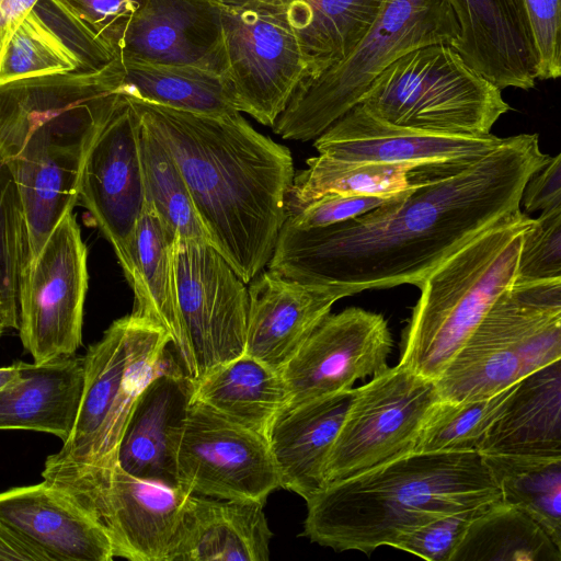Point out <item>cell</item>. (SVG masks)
Returning a JSON list of instances; mask_svg holds the SVG:
<instances>
[{
	"label": "cell",
	"instance_id": "cell-25",
	"mask_svg": "<svg viewBox=\"0 0 561 561\" xmlns=\"http://www.w3.org/2000/svg\"><path fill=\"white\" fill-rule=\"evenodd\" d=\"M263 504L188 494L168 561H266L272 531Z\"/></svg>",
	"mask_w": 561,
	"mask_h": 561
},
{
	"label": "cell",
	"instance_id": "cell-43",
	"mask_svg": "<svg viewBox=\"0 0 561 561\" xmlns=\"http://www.w3.org/2000/svg\"><path fill=\"white\" fill-rule=\"evenodd\" d=\"M393 196L325 195L291 211L286 222L298 229L327 227L356 218Z\"/></svg>",
	"mask_w": 561,
	"mask_h": 561
},
{
	"label": "cell",
	"instance_id": "cell-21",
	"mask_svg": "<svg viewBox=\"0 0 561 561\" xmlns=\"http://www.w3.org/2000/svg\"><path fill=\"white\" fill-rule=\"evenodd\" d=\"M115 58L114 50L58 0H37L0 47V83L95 71Z\"/></svg>",
	"mask_w": 561,
	"mask_h": 561
},
{
	"label": "cell",
	"instance_id": "cell-20",
	"mask_svg": "<svg viewBox=\"0 0 561 561\" xmlns=\"http://www.w3.org/2000/svg\"><path fill=\"white\" fill-rule=\"evenodd\" d=\"M116 57L191 65L224 76L221 9L214 0H145L129 23Z\"/></svg>",
	"mask_w": 561,
	"mask_h": 561
},
{
	"label": "cell",
	"instance_id": "cell-9",
	"mask_svg": "<svg viewBox=\"0 0 561 561\" xmlns=\"http://www.w3.org/2000/svg\"><path fill=\"white\" fill-rule=\"evenodd\" d=\"M392 125L453 134H490L510 111L502 90L448 44L415 48L390 64L359 103Z\"/></svg>",
	"mask_w": 561,
	"mask_h": 561
},
{
	"label": "cell",
	"instance_id": "cell-37",
	"mask_svg": "<svg viewBox=\"0 0 561 561\" xmlns=\"http://www.w3.org/2000/svg\"><path fill=\"white\" fill-rule=\"evenodd\" d=\"M516 383L484 399L466 402L439 400L420 432L414 451H478Z\"/></svg>",
	"mask_w": 561,
	"mask_h": 561
},
{
	"label": "cell",
	"instance_id": "cell-14",
	"mask_svg": "<svg viewBox=\"0 0 561 561\" xmlns=\"http://www.w3.org/2000/svg\"><path fill=\"white\" fill-rule=\"evenodd\" d=\"M221 9L224 78L238 112L272 127L307 76L295 35L270 14L251 8Z\"/></svg>",
	"mask_w": 561,
	"mask_h": 561
},
{
	"label": "cell",
	"instance_id": "cell-29",
	"mask_svg": "<svg viewBox=\"0 0 561 561\" xmlns=\"http://www.w3.org/2000/svg\"><path fill=\"white\" fill-rule=\"evenodd\" d=\"M561 359L522 378L479 445L481 455L561 457Z\"/></svg>",
	"mask_w": 561,
	"mask_h": 561
},
{
	"label": "cell",
	"instance_id": "cell-4",
	"mask_svg": "<svg viewBox=\"0 0 561 561\" xmlns=\"http://www.w3.org/2000/svg\"><path fill=\"white\" fill-rule=\"evenodd\" d=\"M502 501L479 451L410 453L325 484L307 500L302 535L335 550L393 547L443 515Z\"/></svg>",
	"mask_w": 561,
	"mask_h": 561
},
{
	"label": "cell",
	"instance_id": "cell-3",
	"mask_svg": "<svg viewBox=\"0 0 561 561\" xmlns=\"http://www.w3.org/2000/svg\"><path fill=\"white\" fill-rule=\"evenodd\" d=\"M124 75L116 57L95 71L0 83V153L23 205L24 267L73 208L85 157L125 95Z\"/></svg>",
	"mask_w": 561,
	"mask_h": 561
},
{
	"label": "cell",
	"instance_id": "cell-7",
	"mask_svg": "<svg viewBox=\"0 0 561 561\" xmlns=\"http://www.w3.org/2000/svg\"><path fill=\"white\" fill-rule=\"evenodd\" d=\"M561 359V278L503 291L434 380L439 400L494 396Z\"/></svg>",
	"mask_w": 561,
	"mask_h": 561
},
{
	"label": "cell",
	"instance_id": "cell-41",
	"mask_svg": "<svg viewBox=\"0 0 561 561\" xmlns=\"http://www.w3.org/2000/svg\"><path fill=\"white\" fill-rule=\"evenodd\" d=\"M538 57V79L561 75V0H520Z\"/></svg>",
	"mask_w": 561,
	"mask_h": 561
},
{
	"label": "cell",
	"instance_id": "cell-15",
	"mask_svg": "<svg viewBox=\"0 0 561 561\" xmlns=\"http://www.w3.org/2000/svg\"><path fill=\"white\" fill-rule=\"evenodd\" d=\"M140 131L139 116L124 95L85 157L78 191L126 279L131 272L133 237L146 204Z\"/></svg>",
	"mask_w": 561,
	"mask_h": 561
},
{
	"label": "cell",
	"instance_id": "cell-24",
	"mask_svg": "<svg viewBox=\"0 0 561 561\" xmlns=\"http://www.w3.org/2000/svg\"><path fill=\"white\" fill-rule=\"evenodd\" d=\"M0 517L38 548L48 561H110L104 528L46 482L0 492Z\"/></svg>",
	"mask_w": 561,
	"mask_h": 561
},
{
	"label": "cell",
	"instance_id": "cell-33",
	"mask_svg": "<svg viewBox=\"0 0 561 561\" xmlns=\"http://www.w3.org/2000/svg\"><path fill=\"white\" fill-rule=\"evenodd\" d=\"M561 561V546L526 512L495 502L469 525L451 561Z\"/></svg>",
	"mask_w": 561,
	"mask_h": 561
},
{
	"label": "cell",
	"instance_id": "cell-39",
	"mask_svg": "<svg viewBox=\"0 0 561 561\" xmlns=\"http://www.w3.org/2000/svg\"><path fill=\"white\" fill-rule=\"evenodd\" d=\"M561 278V207L541 211L525 231L514 284Z\"/></svg>",
	"mask_w": 561,
	"mask_h": 561
},
{
	"label": "cell",
	"instance_id": "cell-26",
	"mask_svg": "<svg viewBox=\"0 0 561 561\" xmlns=\"http://www.w3.org/2000/svg\"><path fill=\"white\" fill-rule=\"evenodd\" d=\"M355 394V388L284 408L273 420L267 444L280 488L305 501L325 485L324 468Z\"/></svg>",
	"mask_w": 561,
	"mask_h": 561
},
{
	"label": "cell",
	"instance_id": "cell-18",
	"mask_svg": "<svg viewBox=\"0 0 561 561\" xmlns=\"http://www.w3.org/2000/svg\"><path fill=\"white\" fill-rule=\"evenodd\" d=\"M493 135H453L411 129L380 121L357 104L314 140L320 154L344 161L419 167L476 161L495 149Z\"/></svg>",
	"mask_w": 561,
	"mask_h": 561
},
{
	"label": "cell",
	"instance_id": "cell-44",
	"mask_svg": "<svg viewBox=\"0 0 561 561\" xmlns=\"http://www.w3.org/2000/svg\"><path fill=\"white\" fill-rule=\"evenodd\" d=\"M520 203L526 214L561 207V154L549 157L547 163L527 181Z\"/></svg>",
	"mask_w": 561,
	"mask_h": 561
},
{
	"label": "cell",
	"instance_id": "cell-32",
	"mask_svg": "<svg viewBox=\"0 0 561 561\" xmlns=\"http://www.w3.org/2000/svg\"><path fill=\"white\" fill-rule=\"evenodd\" d=\"M121 60L125 70V95L199 114L238 112L227 81L214 70L191 65Z\"/></svg>",
	"mask_w": 561,
	"mask_h": 561
},
{
	"label": "cell",
	"instance_id": "cell-36",
	"mask_svg": "<svg viewBox=\"0 0 561 561\" xmlns=\"http://www.w3.org/2000/svg\"><path fill=\"white\" fill-rule=\"evenodd\" d=\"M139 147L146 202L175 238L211 245L174 159L142 124Z\"/></svg>",
	"mask_w": 561,
	"mask_h": 561
},
{
	"label": "cell",
	"instance_id": "cell-28",
	"mask_svg": "<svg viewBox=\"0 0 561 561\" xmlns=\"http://www.w3.org/2000/svg\"><path fill=\"white\" fill-rule=\"evenodd\" d=\"M84 381V359L20 362V374L0 390V431L53 434L65 442L73 427Z\"/></svg>",
	"mask_w": 561,
	"mask_h": 561
},
{
	"label": "cell",
	"instance_id": "cell-27",
	"mask_svg": "<svg viewBox=\"0 0 561 561\" xmlns=\"http://www.w3.org/2000/svg\"><path fill=\"white\" fill-rule=\"evenodd\" d=\"M383 1L233 0L227 8L260 10L284 24L299 43L307 67L302 79L306 80L350 55L375 22Z\"/></svg>",
	"mask_w": 561,
	"mask_h": 561
},
{
	"label": "cell",
	"instance_id": "cell-12",
	"mask_svg": "<svg viewBox=\"0 0 561 561\" xmlns=\"http://www.w3.org/2000/svg\"><path fill=\"white\" fill-rule=\"evenodd\" d=\"M176 300L197 380L244 353L249 294L210 244L174 239Z\"/></svg>",
	"mask_w": 561,
	"mask_h": 561
},
{
	"label": "cell",
	"instance_id": "cell-13",
	"mask_svg": "<svg viewBox=\"0 0 561 561\" xmlns=\"http://www.w3.org/2000/svg\"><path fill=\"white\" fill-rule=\"evenodd\" d=\"M180 486L191 494L265 504L280 488L265 436L192 401L178 453Z\"/></svg>",
	"mask_w": 561,
	"mask_h": 561
},
{
	"label": "cell",
	"instance_id": "cell-38",
	"mask_svg": "<svg viewBox=\"0 0 561 561\" xmlns=\"http://www.w3.org/2000/svg\"><path fill=\"white\" fill-rule=\"evenodd\" d=\"M26 259V228L21 195L0 153V300L11 329H19L21 277Z\"/></svg>",
	"mask_w": 561,
	"mask_h": 561
},
{
	"label": "cell",
	"instance_id": "cell-1",
	"mask_svg": "<svg viewBox=\"0 0 561 561\" xmlns=\"http://www.w3.org/2000/svg\"><path fill=\"white\" fill-rule=\"evenodd\" d=\"M549 157L537 134H519L476 161L413 167L407 191L356 218L311 229L285 221L267 267L343 298L419 286L479 233L520 209L528 179Z\"/></svg>",
	"mask_w": 561,
	"mask_h": 561
},
{
	"label": "cell",
	"instance_id": "cell-11",
	"mask_svg": "<svg viewBox=\"0 0 561 561\" xmlns=\"http://www.w3.org/2000/svg\"><path fill=\"white\" fill-rule=\"evenodd\" d=\"M88 251L72 209L26 264L20 289V337L34 363L75 355L82 340Z\"/></svg>",
	"mask_w": 561,
	"mask_h": 561
},
{
	"label": "cell",
	"instance_id": "cell-40",
	"mask_svg": "<svg viewBox=\"0 0 561 561\" xmlns=\"http://www.w3.org/2000/svg\"><path fill=\"white\" fill-rule=\"evenodd\" d=\"M490 505L434 518L401 536L393 547L428 561H451L471 522Z\"/></svg>",
	"mask_w": 561,
	"mask_h": 561
},
{
	"label": "cell",
	"instance_id": "cell-16",
	"mask_svg": "<svg viewBox=\"0 0 561 561\" xmlns=\"http://www.w3.org/2000/svg\"><path fill=\"white\" fill-rule=\"evenodd\" d=\"M392 346L382 314L358 307L329 313L280 371L286 407L351 389L356 380L382 371Z\"/></svg>",
	"mask_w": 561,
	"mask_h": 561
},
{
	"label": "cell",
	"instance_id": "cell-10",
	"mask_svg": "<svg viewBox=\"0 0 561 561\" xmlns=\"http://www.w3.org/2000/svg\"><path fill=\"white\" fill-rule=\"evenodd\" d=\"M438 401L433 380L400 364L387 367L355 388L327 459L325 484L413 453Z\"/></svg>",
	"mask_w": 561,
	"mask_h": 561
},
{
	"label": "cell",
	"instance_id": "cell-48",
	"mask_svg": "<svg viewBox=\"0 0 561 561\" xmlns=\"http://www.w3.org/2000/svg\"><path fill=\"white\" fill-rule=\"evenodd\" d=\"M5 329H11L7 311L0 300V336Z\"/></svg>",
	"mask_w": 561,
	"mask_h": 561
},
{
	"label": "cell",
	"instance_id": "cell-19",
	"mask_svg": "<svg viewBox=\"0 0 561 561\" xmlns=\"http://www.w3.org/2000/svg\"><path fill=\"white\" fill-rule=\"evenodd\" d=\"M194 380L164 365L138 396L124 427L116 465L127 473L182 490L178 453L193 401Z\"/></svg>",
	"mask_w": 561,
	"mask_h": 561
},
{
	"label": "cell",
	"instance_id": "cell-6",
	"mask_svg": "<svg viewBox=\"0 0 561 561\" xmlns=\"http://www.w3.org/2000/svg\"><path fill=\"white\" fill-rule=\"evenodd\" d=\"M528 214L516 210L446 259L421 290L402 335L399 364L436 380L496 298L515 283Z\"/></svg>",
	"mask_w": 561,
	"mask_h": 561
},
{
	"label": "cell",
	"instance_id": "cell-46",
	"mask_svg": "<svg viewBox=\"0 0 561 561\" xmlns=\"http://www.w3.org/2000/svg\"><path fill=\"white\" fill-rule=\"evenodd\" d=\"M37 0H0V47Z\"/></svg>",
	"mask_w": 561,
	"mask_h": 561
},
{
	"label": "cell",
	"instance_id": "cell-2",
	"mask_svg": "<svg viewBox=\"0 0 561 561\" xmlns=\"http://www.w3.org/2000/svg\"><path fill=\"white\" fill-rule=\"evenodd\" d=\"M126 96L174 159L211 245L249 284L267 266L289 216L290 150L240 112L199 114Z\"/></svg>",
	"mask_w": 561,
	"mask_h": 561
},
{
	"label": "cell",
	"instance_id": "cell-45",
	"mask_svg": "<svg viewBox=\"0 0 561 561\" xmlns=\"http://www.w3.org/2000/svg\"><path fill=\"white\" fill-rule=\"evenodd\" d=\"M0 560L48 561L47 557L0 517Z\"/></svg>",
	"mask_w": 561,
	"mask_h": 561
},
{
	"label": "cell",
	"instance_id": "cell-42",
	"mask_svg": "<svg viewBox=\"0 0 561 561\" xmlns=\"http://www.w3.org/2000/svg\"><path fill=\"white\" fill-rule=\"evenodd\" d=\"M115 53L145 0H58Z\"/></svg>",
	"mask_w": 561,
	"mask_h": 561
},
{
	"label": "cell",
	"instance_id": "cell-8",
	"mask_svg": "<svg viewBox=\"0 0 561 561\" xmlns=\"http://www.w3.org/2000/svg\"><path fill=\"white\" fill-rule=\"evenodd\" d=\"M459 34L447 0H385L367 33L340 64L302 80L272 126L286 140L318 138L360 103L376 78L407 53Z\"/></svg>",
	"mask_w": 561,
	"mask_h": 561
},
{
	"label": "cell",
	"instance_id": "cell-30",
	"mask_svg": "<svg viewBox=\"0 0 561 561\" xmlns=\"http://www.w3.org/2000/svg\"><path fill=\"white\" fill-rule=\"evenodd\" d=\"M175 237L146 202L130 247L127 279L135 295L133 313L160 325L171 337L186 374L195 378V363L178 309L173 243Z\"/></svg>",
	"mask_w": 561,
	"mask_h": 561
},
{
	"label": "cell",
	"instance_id": "cell-5",
	"mask_svg": "<svg viewBox=\"0 0 561 561\" xmlns=\"http://www.w3.org/2000/svg\"><path fill=\"white\" fill-rule=\"evenodd\" d=\"M169 344L165 330L131 312L115 320L89 347L77 417L61 448L46 458L44 482L72 497L95 476L116 466L130 411L165 365Z\"/></svg>",
	"mask_w": 561,
	"mask_h": 561
},
{
	"label": "cell",
	"instance_id": "cell-17",
	"mask_svg": "<svg viewBox=\"0 0 561 561\" xmlns=\"http://www.w3.org/2000/svg\"><path fill=\"white\" fill-rule=\"evenodd\" d=\"M188 492L136 478L117 465L70 499L106 531L115 557L168 561Z\"/></svg>",
	"mask_w": 561,
	"mask_h": 561
},
{
	"label": "cell",
	"instance_id": "cell-47",
	"mask_svg": "<svg viewBox=\"0 0 561 561\" xmlns=\"http://www.w3.org/2000/svg\"><path fill=\"white\" fill-rule=\"evenodd\" d=\"M20 374V362L11 366L0 367V390L18 378Z\"/></svg>",
	"mask_w": 561,
	"mask_h": 561
},
{
	"label": "cell",
	"instance_id": "cell-23",
	"mask_svg": "<svg viewBox=\"0 0 561 561\" xmlns=\"http://www.w3.org/2000/svg\"><path fill=\"white\" fill-rule=\"evenodd\" d=\"M244 354L280 373L298 348L343 298L332 288L260 272L248 288Z\"/></svg>",
	"mask_w": 561,
	"mask_h": 561
},
{
	"label": "cell",
	"instance_id": "cell-35",
	"mask_svg": "<svg viewBox=\"0 0 561 561\" xmlns=\"http://www.w3.org/2000/svg\"><path fill=\"white\" fill-rule=\"evenodd\" d=\"M307 168L295 173L289 192V214L322 196H393L410 187L413 167L354 162L325 154L309 158Z\"/></svg>",
	"mask_w": 561,
	"mask_h": 561
},
{
	"label": "cell",
	"instance_id": "cell-34",
	"mask_svg": "<svg viewBox=\"0 0 561 561\" xmlns=\"http://www.w3.org/2000/svg\"><path fill=\"white\" fill-rule=\"evenodd\" d=\"M482 457L502 501L526 512L561 546V457Z\"/></svg>",
	"mask_w": 561,
	"mask_h": 561
},
{
	"label": "cell",
	"instance_id": "cell-31",
	"mask_svg": "<svg viewBox=\"0 0 561 561\" xmlns=\"http://www.w3.org/2000/svg\"><path fill=\"white\" fill-rule=\"evenodd\" d=\"M193 401L266 437L288 391L280 373L243 353L194 380Z\"/></svg>",
	"mask_w": 561,
	"mask_h": 561
},
{
	"label": "cell",
	"instance_id": "cell-22",
	"mask_svg": "<svg viewBox=\"0 0 561 561\" xmlns=\"http://www.w3.org/2000/svg\"><path fill=\"white\" fill-rule=\"evenodd\" d=\"M458 26L449 44L462 59L501 90H530L538 57L520 0H447Z\"/></svg>",
	"mask_w": 561,
	"mask_h": 561
}]
</instances>
